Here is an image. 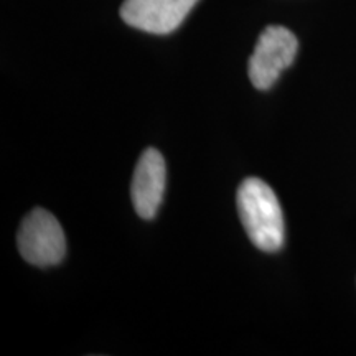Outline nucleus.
I'll return each mask as SVG.
<instances>
[{
  "instance_id": "obj_1",
  "label": "nucleus",
  "mask_w": 356,
  "mask_h": 356,
  "mask_svg": "<svg viewBox=\"0 0 356 356\" xmlns=\"http://www.w3.org/2000/svg\"><path fill=\"white\" fill-rule=\"evenodd\" d=\"M238 211L252 244L264 252L282 248L284 228L282 208L274 190L261 178H246L238 188Z\"/></svg>"
},
{
  "instance_id": "obj_2",
  "label": "nucleus",
  "mask_w": 356,
  "mask_h": 356,
  "mask_svg": "<svg viewBox=\"0 0 356 356\" xmlns=\"http://www.w3.org/2000/svg\"><path fill=\"white\" fill-rule=\"evenodd\" d=\"M297 50L299 42L286 26L270 25L262 30L248 65L252 86L262 91L273 88L280 73L293 63Z\"/></svg>"
},
{
  "instance_id": "obj_3",
  "label": "nucleus",
  "mask_w": 356,
  "mask_h": 356,
  "mask_svg": "<svg viewBox=\"0 0 356 356\" xmlns=\"http://www.w3.org/2000/svg\"><path fill=\"white\" fill-rule=\"evenodd\" d=\"M22 257L30 264L50 267L63 261L66 239L61 225L50 211L37 208L22 221L17 236Z\"/></svg>"
},
{
  "instance_id": "obj_4",
  "label": "nucleus",
  "mask_w": 356,
  "mask_h": 356,
  "mask_svg": "<svg viewBox=\"0 0 356 356\" xmlns=\"http://www.w3.org/2000/svg\"><path fill=\"white\" fill-rule=\"evenodd\" d=\"M198 0H124L121 17L142 32L165 35L181 25Z\"/></svg>"
},
{
  "instance_id": "obj_5",
  "label": "nucleus",
  "mask_w": 356,
  "mask_h": 356,
  "mask_svg": "<svg viewBox=\"0 0 356 356\" xmlns=\"http://www.w3.org/2000/svg\"><path fill=\"white\" fill-rule=\"evenodd\" d=\"M167 184L165 160L157 149H147L134 170L131 198L134 210L144 220H152L162 203Z\"/></svg>"
}]
</instances>
